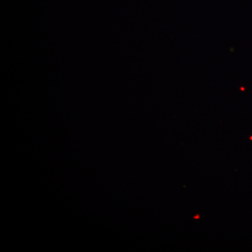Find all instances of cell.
<instances>
[{"label": "cell", "mask_w": 252, "mask_h": 252, "mask_svg": "<svg viewBox=\"0 0 252 252\" xmlns=\"http://www.w3.org/2000/svg\"><path fill=\"white\" fill-rule=\"evenodd\" d=\"M194 218H195V219H198V218H200V216H199V215H197V216L194 217Z\"/></svg>", "instance_id": "6da1fadb"}, {"label": "cell", "mask_w": 252, "mask_h": 252, "mask_svg": "<svg viewBox=\"0 0 252 252\" xmlns=\"http://www.w3.org/2000/svg\"><path fill=\"white\" fill-rule=\"evenodd\" d=\"M250 139H251V140H252V137H251V138H250Z\"/></svg>", "instance_id": "7a4b0ae2"}]
</instances>
